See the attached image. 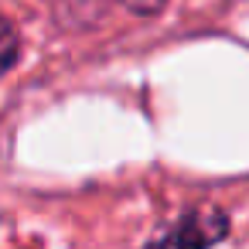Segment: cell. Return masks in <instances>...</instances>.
Returning a JSON list of instances; mask_svg holds the SVG:
<instances>
[{"label": "cell", "instance_id": "cell-3", "mask_svg": "<svg viewBox=\"0 0 249 249\" xmlns=\"http://www.w3.org/2000/svg\"><path fill=\"white\" fill-rule=\"evenodd\" d=\"M120 4L130 7L133 14H157V11L167 4V0H120Z\"/></svg>", "mask_w": 249, "mask_h": 249}, {"label": "cell", "instance_id": "cell-1", "mask_svg": "<svg viewBox=\"0 0 249 249\" xmlns=\"http://www.w3.org/2000/svg\"><path fill=\"white\" fill-rule=\"evenodd\" d=\"M229 232V218L215 208H198L188 212L178 229H171L167 235H160V242H174V246H212Z\"/></svg>", "mask_w": 249, "mask_h": 249}, {"label": "cell", "instance_id": "cell-2", "mask_svg": "<svg viewBox=\"0 0 249 249\" xmlns=\"http://www.w3.org/2000/svg\"><path fill=\"white\" fill-rule=\"evenodd\" d=\"M18 55H21V38L7 18H0V75H7L18 65Z\"/></svg>", "mask_w": 249, "mask_h": 249}]
</instances>
